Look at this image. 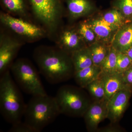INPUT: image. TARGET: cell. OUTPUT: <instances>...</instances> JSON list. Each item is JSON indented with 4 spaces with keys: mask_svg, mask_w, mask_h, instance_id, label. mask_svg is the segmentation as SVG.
Instances as JSON below:
<instances>
[{
    "mask_svg": "<svg viewBox=\"0 0 132 132\" xmlns=\"http://www.w3.org/2000/svg\"><path fill=\"white\" fill-rule=\"evenodd\" d=\"M104 82L106 97L109 100L115 94L126 86L122 73L116 72L106 75H100Z\"/></svg>",
    "mask_w": 132,
    "mask_h": 132,
    "instance_id": "15",
    "label": "cell"
},
{
    "mask_svg": "<svg viewBox=\"0 0 132 132\" xmlns=\"http://www.w3.org/2000/svg\"><path fill=\"white\" fill-rule=\"evenodd\" d=\"M101 73V68L93 65L75 72V79L81 87L85 88L88 84L100 78Z\"/></svg>",
    "mask_w": 132,
    "mask_h": 132,
    "instance_id": "17",
    "label": "cell"
},
{
    "mask_svg": "<svg viewBox=\"0 0 132 132\" xmlns=\"http://www.w3.org/2000/svg\"><path fill=\"white\" fill-rule=\"evenodd\" d=\"M118 52L111 46L108 54L101 66V75H109L117 72L116 64Z\"/></svg>",
    "mask_w": 132,
    "mask_h": 132,
    "instance_id": "20",
    "label": "cell"
},
{
    "mask_svg": "<svg viewBox=\"0 0 132 132\" xmlns=\"http://www.w3.org/2000/svg\"><path fill=\"white\" fill-rule=\"evenodd\" d=\"M129 57L132 64V47L128 49L126 52H125Z\"/></svg>",
    "mask_w": 132,
    "mask_h": 132,
    "instance_id": "29",
    "label": "cell"
},
{
    "mask_svg": "<svg viewBox=\"0 0 132 132\" xmlns=\"http://www.w3.org/2000/svg\"><path fill=\"white\" fill-rule=\"evenodd\" d=\"M71 56L75 72L94 65L88 47L73 52Z\"/></svg>",
    "mask_w": 132,
    "mask_h": 132,
    "instance_id": "18",
    "label": "cell"
},
{
    "mask_svg": "<svg viewBox=\"0 0 132 132\" xmlns=\"http://www.w3.org/2000/svg\"><path fill=\"white\" fill-rule=\"evenodd\" d=\"M30 11L47 35L57 37L61 24L65 0H28Z\"/></svg>",
    "mask_w": 132,
    "mask_h": 132,
    "instance_id": "4",
    "label": "cell"
},
{
    "mask_svg": "<svg viewBox=\"0 0 132 132\" xmlns=\"http://www.w3.org/2000/svg\"><path fill=\"white\" fill-rule=\"evenodd\" d=\"M111 46L117 52L123 53L132 47V22L126 23L118 29Z\"/></svg>",
    "mask_w": 132,
    "mask_h": 132,
    "instance_id": "12",
    "label": "cell"
},
{
    "mask_svg": "<svg viewBox=\"0 0 132 132\" xmlns=\"http://www.w3.org/2000/svg\"><path fill=\"white\" fill-rule=\"evenodd\" d=\"M54 97L60 113L72 117L83 116L90 105L83 92L72 86H62Z\"/></svg>",
    "mask_w": 132,
    "mask_h": 132,
    "instance_id": "6",
    "label": "cell"
},
{
    "mask_svg": "<svg viewBox=\"0 0 132 132\" xmlns=\"http://www.w3.org/2000/svg\"><path fill=\"white\" fill-rule=\"evenodd\" d=\"M69 14L72 19H77L88 14L93 9L89 0H65Z\"/></svg>",
    "mask_w": 132,
    "mask_h": 132,
    "instance_id": "16",
    "label": "cell"
},
{
    "mask_svg": "<svg viewBox=\"0 0 132 132\" xmlns=\"http://www.w3.org/2000/svg\"><path fill=\"white\" fill-rule=\"evenodd\" d=\"M55 97L47 94L32 96L26 104L24 122L36 132L42 131L60 114Z\"/></svg>",
    "mask_w": 132,
    "mask_h": 132,
    "instance_id": "3",
    "label": "cell"
},
{
    "mask_svg": "<svg viewBox=\"0 0 132 132\" xmlns=\"http://www.w3.org/2000/svg\"><path fill=\"white\" fill-rule=\"evenodd\" d=\"M56 42L57 47L69 54L85 47L78 29H67L61 32Z\"/></svg>",
    "mask_w": 132,
    "mask_h": 132,
    "instance_id": "11",
    "label": "cell"
},
{
    "mask_svg": "<svg viewBox=\"0 0 132 132\" xmlns=\"http://www.w3.org/2000/svg\"><path fill=\"white\" fill-rule=\"evenodd\" d=\"M10 70L16 85L24 93L32 96L47 94L38 71L27 59H17L11 65Z\"/></svg>",
    "mask_w": 132,
    "mask_h": 132,
    "instance_id": "5",
    "label": "cell"
},
{
    "mask_svg": "<svg viewBox=\"0 0 132 132\" xmlns=\"http://www.w3.org/2000/svg\"><path fill=\"white\" fill-rule=\"evenodd\" d=\"M108 101L107 100L95 101L90 104L83 116L88 131H97L100 123L107 118Z\"/></svg>",
    "mask_w": 132,
    "mask_h": 132,
    "instance_id": "10",
    "label": "cell"
},
{
    "mask_svg": "<svg viewBox=\"0 0 132 132\" xmlns=\"http://www.w3.org/2000/svg\"><path fill=\"white\" fill-rule=\"evenodd\" d=\"M77 29L84 42L89 46L98 41L96 34L87 21L80 23Z\"/></svg>",
    "mask_w": 132,
    "mask_h": 132,
    "instance_id": "23",
    "label": "cell"
},
{
    "mask_svg": "<svg viewBox=\"0 0 132 132\" xmlns=\"http://www.w3.org/2000/svg\"><path fill=\"white\" fill-rule=\"evenodd\" d=\"M122 131L119 126H109L103 128L102 129H98L96 131L101 132H120Z\"/></svg>",
    "mask_w": 132,
    "mask_h": 132,
    "instance_id": "28",
    "label": "cell"
},
{
    "mask_svg": "<svg viewBox=\"0 0 132 132\" xmlns=\"http://www.w3.org/2000/svg\"><path fill=\"white\" fill-rule=\"evenodd\" d=\"M0 21L3 26L15 36L28 42L35 41L47 35L42 27L3 11L0 13Z\"/></svg>",
    "mask_w": 132,
    "mask_h": 132,
    "instance_id": "7",
    "label": "cell"
},
{
    "mask_svg": "<svg viewBox=\"0 0 132 132\" xmlns=\"http://www.w3.org/2000/svg\"><path fill=\"white\" fill-rule=\"evenodd\" d=\"M122 73L126 85L132 87V66Z\"/></svg>",
    "mask_w": 132,
    "mask_h": 132,
    "instance_id": "27",
    "label": "cell"
},
{
    "mask_svg": "<svg viewBox=\"0 0 132 132\" xmlns=\"http://www.w3.org/2000/svg\"><path fill=\"white\" fill-rule=\"evenodd\" d=\"M33 55L40 73L49 83L59 84L74 76L71 56L57 47L41 46Z\"/></svg>",
    "mask_w": 132,
    "mask_h": 132,
    "instance_id": "1",
    "label": "cell"
},
{
    "mask_svg": "<svg viewBox=\"0 0 132 132\" xmlns=\"http://www.w3.org/2000/svg\"><path fill=\"white\" fill-rule=\"evenodd\" d=\"M114 5L125 18L132 17V0H116Z\"/></svg>",
    "mask_w": 132,
    "mask_h": 132,
    "instance_id": "25",
    "label": "cell"
},
{
    "mask_svg": "<svg viewBox=\"0 0 132 132\" xmlns=\"http://www.w3.org/2000/svg\"><path fill=\"white\" fill-rule=\"evenodd\" d=\"M23 45L17 36L1 30L0 34V75L10 70L18 52Z\"/></svg>",
    "mask_w": 132,
    "mask_h": 132,
    "instance_id": "8",
    "label": "cell"
},
{
    "mask_svg": "<svg viewBox=\"0 0 132 132\" xmlns=\"http://www.w3.org/2000/svg\"><path fill=\"white\" fill-rule=\"evenodd\" d=\"M9 132H36L34 129L25 122L22 121L12 125Z\"/></svg>",
    "mask_w": 132,
    "mask_h": 132,
    "instance_id": "26",
    "label": "cell"
},
{
    "mask_svg": "<svg viewBox=\"0 0 132 132\" xmlns=\"http://www.w3.org/2000/svg\"><path fill=\"white\" fill-rule=\"evenodd\" d=\"M87 22L96 34L98 40L105 43L112 41L119 29L105 21L101 17Z\"/></svg>",
    "mask_w": 132,
    "mask_h": 132,
    "instance_id": "13",
    "label": "cell"
},
{
    "mask_svg": "<svg viewBox=\"0 0 132 132\" xmlns=\"http://www.w3.org/2000/svg\"><path fill=\"white\" fill-rule=\"evenodd\" d=\"M132 66L130 59L126 53L118 52L116 64L117 72L122 73Z\"/></svg>",
    "mask_w": 132,
    "mask_h": 132,
    "instance_id": "24",
    "label": "cell"
},
{
    "mask_svg": "<svg viewBox=\"0 0 132 132\" xmlns=\"http://www.w3.org/2000/svg\"><path fill=\"white\" fill-rule=\"evenodd\" d=\"M110 47L108 46L106 43L98 41L88 46L94 65L100 67L108 54Z\"/></svg>",
    "mask_w": 132,
    "mask_h": 132,
    "instance_id": "19",
    "label": "cell"
},
{
    "mask_svg": "<svg viewBox=\"0 0 132 132\" xmlns=\"http://www.w3.org/2000/svg\"><path fill=\"white\" fill-rule=\"evenodd\" d=\"M0 4L4 12L29 20L30 10L28 0H0Z\"/></svg>",
    "mask_w": 132,
    "mask_h": 132,
    "instance_id": "14",
    "label": "cell"
},
{
    "mask_svg": "<svg viewBox=\"0 0 132 132\" xmlns=\"http://www.w3.org/2000/svg\"><path fill=\"white\" fill-rule=\"evenodd\" d=\"M19 87L10 70L1 75L0 112L4 119L12 125L21 121L26 109V104Z\"/></svg>",
    "mask_w": 132,
    "mask_h": 132,
    "instance_id": "2",
    "label": "cell"
},
{
    "mask_svg": "<svg viewBox=\"0 0 132 132\" xmlns=\"http://www.w3.org/2000/svg\"><path fill=\"white\" fill-rule=\"evenodd\" d=\"M85 88L95 101L107 100L104 82L100 77L88 84Z\"/></svg>",
    "mask_w": 132,
    "mask_h": 132,
    "instance_id": "21",
    "label": "cell"
},
{
    "mask_svg": "<svg viewBox=\"0 0 132 132\" xmlns=\"http://www.w3.org/2000/svg\"><path fill=\"white\" fill-rule=\"evenodd\" d=\"M101 17L109 24L119 29L126 23V18L122 13L116 8L105 13Z\"/></svg>",
    "mask_w": 132,
    "mask_h": 132,
    "instance_id": "22",
    "label": "cell"
},
{
    "mask_svg": "<svg viewBox=\"0 0 132 132\" xmlns=\"http://www.w3.org/2000/svg\"><path fill=\"white\" fill-rule=\"evenodd\" d=\"M132 93V87L126 86L108 102L107 118L113 123L120 120L125 113Z\"/></svg>",
    "mask_w": 132,
    "mask_h": 132,
    "instance_id": "9",
    "label": "cell"
}]
</instances>
